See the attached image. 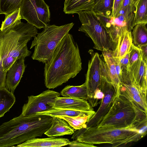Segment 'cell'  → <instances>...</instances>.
Here are the masks:
<instances>
[{
    "label": "cell",
    "mask_w": 147,
    "mask_h": 147,
    "mask_svg": "<svg viewBox=\"0 0 147 147\" xmlns=\"http://www.w3.org/2000/svg\"><path fill=\"white\" fill-rule=\"evenodd\" d=\"M53 117L35 114L21 115L0 125V147H13L27 140L40 137L51 126Z\"/></svg>",
    "instance_id": "obj_2"
},
{
    "label": "cell",
    "mask_w": 147,
    "mask_h": 147,
    "mask_svg": "<svg viewBox=\"0 0 147 147\" xmlns=\"http://www.w3.org/2000/svg\"><path fill=\"white\" fill-rule=\"evenodd\" d=\"M68 145L70 147H92L96 146L94 145L83 143L76 140L70 142Z\"/></svg>",
    "instance_id": "obj_34"
},
{
    "label": "cell",
    "mask_w": 147,
    "mask_h": 147,
    "mask_svg": "<svg viewBox=\"0 0 147 147\" xmlns=\"http://www.w3.org/2000/svg\"><path fill=\"white\" fill-rule=\"evenodd\" d=\"M147 117L128 100L119 94L96 127L123 128L138 123Z\"/></svg>",
    "instance_id": "obj_5"
},
{
    "label": "cell",
    "mask_w": 147,
    "mask_h": 147,
    "mask_svg": "<svg viewBox=\"0 0 147 147\" xmlns=\"http://www.w3.org/2000/svg\"><path fill=\"white\" fill-rule=\"evenodd\" d=\"M102 0H95L94 7L99 5L102 2Z\"/></svg>",
    "instance_id": "obj_38"
},
{
    "label": "cell",
    "mask_w": 147,
    "mask_h": 147,
    "mask_svg": "<svg viewBox=\"0 0 147 147\" xmlns=\"http://www.w3.org/2000/svg\"><path fill=\"white\" fill-rule=\"evenodd\" d=\"M113 3V0H102L99 5L94 7L93 11L96 13L111 16Z\"/></svg>",
    "instance_id": "obj_29"
},
{
    "label": "cell",
    "mask_w": 147,
    "mask_h": 147,
    "mask_svg": "<svg viewBox=\"0 0 147 147\" xmlns=\"http://www.w3.org/2000/svg\"><path fill=\"white\" fill-rule=\"evenodd\" d=\"M78 14L82 24L78 31L84 32L91 39L94 48L102 51L114 49L117 42L94 11H83Z\"/></svg>",
    "instance_id": "obj_7"
},
{
    "label": "cell",
    "mask_w": 147,
    "mask_h": 147,
    "mask_svg": "<svg viewBox=\"0 0 147 147\" xmlns=\"http://www.w3.org/2000/svg\"><path fill=\"white\" fill-rule=\"evenodd\" d=\"M88 53L91 55L86 74V84L88 95L87 101L92 108L94 107L93 96L96 90L99 88L101 80L100 57L99 54L92 49Z\"/></svg>",
    "instance_id": "obj_12"
},
{
    "label": "cell",
    "mask_w": 147,
    "mask_h": 147,
    "mask_svg": "<svg viewBox=\"0 0 147 147\" xmlns=\"http://www.w3.org/2000/svg\"><path fill=\"white\" fill-rule=\"evenodd\" d=\"M138 47L140 51L143 59L145 61H147V44L143 45Z\"/></svg>",
    "instance_id": "obj_36"
},
{
    "label": "cell",
    "mask_w": 147,
    "mask_h": 147,
    "mask_svg": "<svg viewBox=\"0 0 147 147\" xmlns=\"http://www.w3.org/2000/svg\"><path fill=\"white\" fill-rule=\"evenodd\" d=\"M102 55L107 68L112 84L118 95L120 94L121 83L117 75L113 56L112 50L102 51Z\"/></svg>",
    "instance_id": "obj_19"
},
{
    "label": "cell",
    "mask_w": 147,
    "mask_h": 147,
    "mask_svg": "<svg viewBox=\"0 0 147 147\" xmlns=\"http://www.w3.org/2000/svg\"><path fill=\"white\" fill-rule=\"evenodd\" d=\"M22 19L20 8L9 14L5 15V19L1 24L0 31L6 30L17 22L21 21Z\"/></svg>",
    "instance_id": "obj_28"
},
{
    "label": "cell",
    "mask_w": 147,
    "mask_h": 147,
    "mask_svg": "<svg viewBox=\"0 0 147 147\" xmlns=\"http://www.w3.org/2000/svg\"><path fill=\"white\" fill-rule=\"evenodd\" d=\"M123 0H113V8L111 17H115L118 14L121 9Z\"/></svg>",
    "instance_id": "obj_33"
},
{
    "label": "cell",
    "mask_w": 147,
    "mask_h": 147,
    "mask_svg": "<svg viewBox=\"0 0 147 147\" xmlns=\"http://www.w3.org/2000/svg\"><path fill=\"white\" fill-rule=\"evenodd\" d=\"M147 61H144L142 57L140 63L134 68L130 76V78L134 83L146 94L147 93Z\"/></svg>",
    "instance_id": "obj_18"
},
{
    "label": "cell",
    "mask_w": 147,
    "mask_h": 147,
    "mask_svg": "<svg viewBox=\"0 0 147 147\" xmlns=\"http://www.w3.org/2000/svg\"><path fill=\"white\" fill-rule=\"evenodd\" d=\"M95 0H65L63 11L65 14L78 13L83 11H93Z\"/></svg>",
    "instance_id": "obj_17"
},
{
    "label": "cell",
    "mask_w": 147,
    "mask_h": 147,
    "mask_svg": "<svg viewBox=\"0 0 147 147\" xmlns=\"http://www.w3.org/2000/svg\"><path fill=\"white\" fill-rule=\"evenodd\" d=\"M7 71H3L0 67V89L5 88V80Z\"/></svg>",
    "instance_id": "obj_35"
},
{
    "label": "cell",
    "mask_w": 147,
    "mask_h": 147,
    "mask_svg": "<svg viewBox=\"0 0 147 147\" xmlns=\"http://www.w3.org/2000/svg\"><path fill=\"white\" fill-rule=\"evenodd\" d=\"M82 69L79 49L68 33L57 45L49 61L45 64L44 76L46 88L54 89L74 78Z\"/></svg>",
    "instance_id": "obj_1"
},
{
    "label": "cell",
    "mask_w": 147,
    "mask_h": 147,
    "mask_svg": "<svg viewBox=\"0 0 147 147\" xmlns=\"http://www.w3.org/2000/svg\"><path fill=\"white\" fill-rule=\"evenodd\" d=\"M131 1L135 7L137 5L140 0H131Z\"/></svg>",
    "instance_id": "obj_37"
},
{
    "label": "cell",
    "mask_w": 147,
    "mask_h": 147,
    "mask_svg": "<svg viewBox=\"0 0 147 147\" xmlns=\"http://www.w3.org/2000/svg\"><path fill=\"white\" fill-rule=\"evenodd\" d=\"M74 25L71 23L59 26L54 24L46 26L32 42L30 49L34 47L32 59L43 63L48 62L57 45Z\"/></svg>",
    "instance_id": "obj_6"
},
{
    "label": "cell",
    "mask_w": 147,
    "mask_h": 147,
    "mask_svg": "<svg viewBox=\"0 0 147 147\" xmlns=\"http://www.w3.org/2000/svg\"><path fill=\"white\" fill-rule=\"evenodd\" d=\"M95 13L103 25L109 32V31L111 26L110 22L111 17L108 16L101 14L96 13Z\"/></svg>",
    "instance_id": "obj_31"
},
{
    "label": "cell",
    "mask_w": 147,
    "mask_h": 147,
    "mask_svg": "<svg viewBox=\"0 0 147 147\" xmlns=\"http://www.w3.org/2000/svg\"><path fill=\"white\" fill-rule=\"evenodd\" d=\"M146 24L140 23L136 24L132 30V43L137 47L147 44Z\"/></svg>",
    "instance_id": "obj_24"
},
{
    "label": "cell",
    "mask_w": 147,
    "mask_h": 147,
    "mask_svg": "<svg viewBox=\"0 0 147 147\" xmlns=\"http://www.w3.org/2000/svg\"><path fill=\"white\" fill-rule=\"evenodd\" d=\"M92 116L70 117L66 116H57L66 121L69 125L75 130L86 128V123Z\"/></svg>",
    "instance_id": "obj_25"
},
{
    "label": "cell",
    "mask_w": 147,
    "mask_h": 147,
    "mask_svg": "<svg viewBox=\"0 0 147 147\" xmlns=\"http://www.w3.org/2000/svg\"><path fill=\"white\" fill-rule=\"evenodd\" d=\"M95 113L94 110L82 111L68 109L53 108L47 111L37 113L36 114L48 115L52 117L57 116H66L70 117L84 116L93 115Z\"/></svg>",
    "instance_id": "obj_20"
},
{
    "label": "cell",
    "mask_w": 147,
    "mask_h": 147,
    "mask_svg": "<svg viewBox=\"0 0 147 147\" xmlns=\"http://www.w3.org/2000/svg\"><path fill=\"white\" fill-rule=\"evenodd\" d=\"M120 94L130 101L140 111L147 115V94L136 84L126 74L122 76Z\"/></svg>",
    "instance_id": "obj_11"
},
{
    "label": "cell",
    "mask_w": 147,
    "mask_h": 147,
    "mask_svg": "<svg viewBox=\"0 0 147 147\" xmlns=\"http://www.w3.org/2000/svg\"><path fill=\"white\" fill-rule=\"evenodd\" d=\"M22 19L41 29L49 25V6L44 0H23L20 7Z\"/></svg>",
    "instance_id": "obj_8"
},
{
    "label": "cell",
    "mask_w": 147,
    "mask_h": 147,
    "mask_svg": "<svg viewBox=\"0 0 147 147\" xmlns=\"http://www.w3.org/2000/svg\"><path fill=\"white\" fill-rule=\"evenodd\" d=\"M60 95L58 92L48 90L37 95L28 96L21 115L28 116L49 110L53 107L56 98Z\"/></svg>",
    "instance_id": "obj_9"
},
{
    "label": "cell",
    "mask_w": 147,
    "mask_h": 147,
    "mask_svg": "<svg viewBox=\"0 0 147 147\" xmlns=\"http://www.w3.org/2000/svg\"><path fill=\"white\" fill-rule=\"evenodd\" d=\"M120 35L119 57L120 59L130 52L133 44L131 31H129L127 27L121 28Z\"/></svg>",
    "instance_id": "obj_21"
},
{
    "label": "cell",
    "mask_w": 147,
    "mask_h": 147,
    "mask_svg": "<svg viewBox=\"0 0 147 147\" xmlns=\"http://www.w3.org/2000/svg\"><path fill=\"white\" fill-rule=\"evenodd\" d=\"M143 124L140 122L126 127L115 128L96 126L83 128L74 132V140L94 145L110 144L113 146L137 142L144 137L139 131Z\"/></svg>",
    "instance_id": "obj_4"
},
{
    "label": "cell",
    "mask_w": 147,
    "mask_h": 147,
    "mask_svg": "<svg viewBox=\"0 0 147 147\" xmlns=\"http://www.w3.org/2000/svg\"><path fill=\"white\" fill-rule=\"evenodd\" d=\"M23 0H1L0 14L7 15L20 8Z\"/></svg>",
    "instance_id": "obj_27"
},
{
    "label": "cell",
    "mask_w": 147,
    "mask_h": 147,
    "mask_svg": "<svg viewBox=\"0 0 147 147\" xmlns=\"http://www.w3.org/2000/svg\"><path fill=\"white\" fill-rule=\"evenodd\" d=\"M135 7L134 26L139 24H147V0H140Z\"/></svg>",
    "instance_id": "obj_26"
},
{
    "label": "cell",
    "mask_w": 147,
    "mask_h": 147,
    "mask_svg": "<svg viewBox=\"0 0 147 147\" xmlns=\"http://www.w3.org/2000/svg\"><path fill=\"white\" fill-rule=\"evenodd\" d=\"M53 108L85 111L93 110L86 99L60 96L56 98Z\"/></svg>",
    "instance_id": "obj_15"
},
{
    "label": "cell",
    "mask_w": 147,
    "mask_h": 147,
    "mask_svg": "<svg viewBox=\"0 0 147 147\" xmlns=\"http://www.w3.org/2000/svg\"><path fill=\"white\" fill-rule=\"evenodd\" d=\"M1 0H0V2H1Z\"/></svg>",
    "instance_id": "obj_39"
},
{
    "label": "cell",
    "mask_w": 147,
    "mask_h": 147,
    "mask_svg": "<svg viewBox=\"0 0 147 147\" xmlns=\"http://www.w3.org/2000/svg\"><path fill=\"white\" fill-rule=\"evenodd\" d=\"M15 101L16 98L13 93L5 88L0 89V118L9 111Z\"/></svg>",
    "instance_id": "obj_23"
},
{
    "label": "cell",
    "mask_w": 147,
    "mask_h": 147,
    "mask_svg": "<svg viewBox=\"0 0 147 147\" xmlns=\"http://www.w3.org/2000/svg\"><path fill=\"white\" fill-rule=\"evenodd\" d=\"M50 128L44 133L49 137H54L72 135L74 129L64 120L57 117H54Z\"/></svg>",
    "instance_id": "obj_16"
},
{
    "label": "cell",
    "mask_w": 147,
    "mask_h": 147,
    "mask_svg": "<svg viewBox=\"0 0 147 147\" xmlns=\"http://www.w3.org/2000/svg\"><path fill=\"white\" fill-rule=\"evenodd\" d=\"M140 54V49L133 44L132 48L129 52V63L128 71L138 61Z\"/></svg>",
    "instance_id": "obj_30"
},
{
    "label": "cell",
    "mask_w": 147,
    "mask_h": 147,
    "mask_svg": "<svg viewBox=\"0 0 147 147\" xmlns=\"http://www.w3.org/2000/svg\"><path fill=\"white\" fill-rule=\"evenodd\" d=\"M60 94L63 97L86 99L88 95L85 82L80 86L67 85L61 91Z\"/></svg>",
    "instance_id": "obj_22"
},
{
    "label": "cell",
    "mask_w": 147,
    "mask_h": 147,
    "mask_svg": "<svg viewBox=\"0 0 147 147\" xmlns=\"http://www.w3.org/2000/svg\"><path fill=\"white\" fill-rule=\"evenodd\" d=\"M129 52L126 54L120 60V63L121 71H127L129 63Z\"/></svg>",
    "instance_id": "obj_32"
},
{
    "label": "cell",
    "mask_w": 147,
    "mask_h": 147,
    "mask_svg": "<svg viewBox=\"0 0 147 147\" xmlns=\"http://www.w3.org/2000/svg\"><path fill=\"white\" fill-rule=\"evenodd\" d=\"M25 58L22 57L17 59L7 72L5 88L13 94L20 82L26 67L24 63Z\"/></svg>",
    "instance_id": "obj_13"
},
{
    "label": "cell",
    "mask_w": 147,
    "mask_h": 147,
    "mask_svg": "<svg viewBox=\"0 0 147 147\" xmlns=\"http://www.w3.org/2000/svg\"><path fill=\"white\" fill-rule=\"evenodd\" d=\"M70 142L67 138L52 137L30 139L23 143L13 147H60L68 145Z\"/></svg>",
    "instance_id": "obj_14"
},
{
    "label": "cell",
    "mask_w": 147,
    "mask_h": 147,
    "mask_svg": "<svg viewBox=\"0 0 147 147\" xmlns=\"http://www.w3.org/2000/svg\"><path fill=\"white\" fill-rule=\"evenodd\" d=\"M98 88L103 92L104 96L101 100L100 105L97 111L86 123V128L98 125L108 112L118 96L112 83L101 76Z\"/></svg>",
    "instance_id": "obj_10"
},
{
    "label": "cell",
    "mask_w": 147,
    "mask_h": 147,
    "mask_svg": "<svg viewBox=\"0 0 147 147\" xmlns=\"http://www.w3.org/2000/svg\"><path fill=\"white\" fill-rule=\"evenodd\" d=\"M38 33L35 26L21 21L0 31V67L3 71H7L17 59L30 56L27 43Z\"/></svg>",
    "instance_id": "obj_3"
}]
</instances>
